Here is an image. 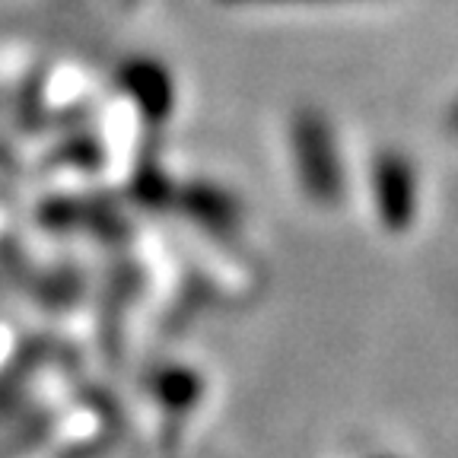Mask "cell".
I'll list each match as a JSON object with an SVG mask.
<instances>
[{
  "label": "cell",
  "instance_id": "6da1fadb",
  "mask_svg": "<svg viewBox=\"0 0 458 458\" xmlns=\"http://www.w3.org/2000/svg\"><path fill=\"white\" fill-rule=\"evenodd\" d=\"M455 124H458V112H455Z\"/></svg>",
  "mask_w": 458,
  "mask_h": 458
}]
</instances>
